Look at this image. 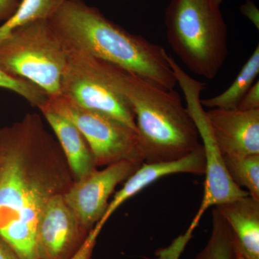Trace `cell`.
Returning <instances> with one entry per match:
<instances>
[{
    "label": "cell",
    "instance_id": "cell-1",
    "mask_svg": "<svg viewBox=\"0 0 259 259\" xmlns=\"http://www.w3.org/2000/svg\"><path fill=\"white\" fill-rule=\"evenodd\" d=\"M74 182L59 143L39 114L0 129V237L20 258L39 259L42 211Z\"/></svg>",
    "mask_w": 259,
    "mask_h": 259
},
{
    "label": "cell",
    "instance_id": "cell-2",
    "mask_svg": "<svg viewBox=\"0 0 259 259\" xmlns=\"http://www.w3.org/2000/svg\"><path fill=\"white\" fill-rule=\"evenodd\" d=\"M49 21L69 49L115 65L160 88L171 90L177 86L163 48L127 31L83 0H64Z\"/></svg>",
    "mask_w": 259,
    "mask_h": 259
},
{
    "label": "cell",
    "instance_id": "cell-3",
    "mask_svg": "<svg viewBox=\"0 0 259 259\" xmlns=\"http://www.w3.org/2000/svg\"><path fill=\"white\" fill-rule=\"evenodd\" d=\"M101 61L107 78L132 107L144 163L176 161L201 146L194 120L175 90Z\"/></svg>",
    "mask_w": 259,
    "mask_h": 259
},
{
    "label": "cell",
    "instance_id": "cell-4",
    "mask_svg": "<svg viewBox=\"0 0 259 259\" xmlns=\"http://www.w3.org/2000/svg\"><path fill=\"white\" fill-rule=\"evenodd\" d=\"M168 44L191 72L215 78L228 55V27L213 0H171L165 11Z\"/></svg>",
    "mask_w": 259,
    "mask_h": 259
},
{
    "label": "cell",
    "instance_id": "cell-5",
    "mask_svg": "<svg viewBox=\"0 0 259 259\" xmlns=\"http://www.w3.org/2000/svg\"><path fill=\"white\" fill-rule=\"evenodd\" d=\"M70 49L49 20L23 25L0 42V69L34 83L48 97L61 95Z\"/></svg>",
    "mask_w": 259,
    "mask_h": 259
},
{
    "label": "cell",
    "instance_id": "cell-6",
    "mask_svg": "<svg viewBox=\"0 0 259 259\" xmlns=\"http://www.w3.org/2000/svg\"><path fill=\"white\" fill-rule=\"evenodd\" d=\"M38 109L60 114L73 122L88 143L97 167L122 161L144 163L137 131L113 117L80 107L61 95L48 97Z\"/></svg>",
    "mask_w": 259,
    "mask_h": 259
},
{
    "label": "cell",
    "instance_id": "cell-7",
    "mask_svg": "<svg viewBox=\"0 0 259 259\" xmlns=\"http://www.w3.org/2000/svg\"><path fill=\"white\" fill-rule=\"evenodd\" d=\"M61 95L80 107L110 116L137 131L132 107L107 78L100 59L70 49Z\"/></svg>",
    "mask_w": 259,
    "mask_h": 259
},
{
    "label": "cell",
    "instance_id": "cell-8",
    "mask_svg": "<svg viewBox=\"0 0 259 259\" xmlns=\"http://www.w3.org/2000/svg\"><path fill=\"white\" fill-rule=\"evenodd\" d=\"M141 165L122 161L95 170L74 181L65 192V202L88 234L106 211L109 199L116 187L125 182Z\"/></svg>",
    "mask_w": 259,
    "mask_h": 259
},
{
    "label": "cell",
    "instance_id": "cell-9",
    "mask_svg": "<svg viewBox=\"0 0 259 259\" xmlns=\"http://www.w3.org/2000/svg\"><path fill=\"white\" fill-rule=\"evenodd\" d=\"M88 236L65 202L64 194L49 201L36 230L39 259H69Z\"/></svg>",
    "mask_w": 259,
    "mask_h": 259
},
{
    "label": "cell",
    "instance_id": "cell-10",
    "mask_svg": "<svg viewBox=\"0 0 259 259\" xmlns=\"http://www.w3.org/2000/svg\"><path fill=\"white\" fill-rule=\"evenodd\" d=\"M206 117L223 156L259 154V109H210Z\"/></svg>",
    "mask_w": 259,
    "mask_h": 259
},
{
    "label": "cell",
    "instance_id": "cell-11",
    "mask_svg": "<svg viewBox=\"0 0 259 259\" xmlns=\"http://www.w3.org/2000/svg\"><path fill=\"white\" fill-rule=\"evenodd\" d=\"M204 152V194L199 208L187 228L192 234L204 213L212 207H218L231 201L249 195L246 190L237 186L231 180L225 166L223 155L212 133L204 131L200 136Z\"/></svg>",
    "mask_w": 259,
    "mask_h": 259
},
{
    "label": "cell",
    "instance_id": "cell-12",
    "mask_svg": "<svg viewBox=\"0 0 259 259\" xmlns=\"http://www.w3.org/2000/svg\"><path fill=\"white\" fill-rule=\"evenodd\" d=\"M204 164L205 160L202 144L193 152L176 161L143 163L125 181L123 187L116 192L111 202H109L108 209L115 212L126 201L162 177L180 173L204 175Z\"/></svg>",
    "mask_w": 259,
    "mask_h": 259
},
{
    "label": "cell",
    "instance_id": "cell-13",
    "mask_svg": "<svg viewBox=\"0 0 259 259\" xmlns=\"http://www.w3.org/2000/svg\"><path fill=\"white\" fill-rule=\"evenodd\" d=\"M215 208L245 254L250 259H259V200L247 195Z\"/></svg>",
    "mask_w": 259,
    "mask_h": 259
},
{
    "label": "cell",
    "instance_id": "cell-14",
    "mask_svg": "<svg viewBox=\"0 0 259 259\" xmlns=\"http://www.w3.org/2000/svg\"><path fill=\"white\" fill-rule=\"evenodd\" d=\"M40 112L55 134L74 181L97 170L90 146L74 124L60 114Z\"/></svg>",
    "mask_w": 259,
    "mask_h": 259
},
{
    "label": "cell",
    "instance_id": "cell-15",
    "mask_svg": "<svg viewBox=\"0 0 259 259\" xmlns=\"http://www.w3.org/2000/svg\"><path fill=\"white\" fill-rule=\"evenodd\" d=\"M259 74V47L255 48L253 54L242 66L239 73L229 88L217 96L201 100L202 106L209 109L235 110L245 94L254 83Z\"/></svg>",
    "mask_w": 259,
    "mask_h": 259
},
{
    "label": "cell",
    "instance_id": "cell-16",
    "mask_svg": "<svg viewBox=\"0 0 259 259\" xmlns=\"http://www.w3.org/2000/svg\"><path fill=\"white\" fill-rule=\"evenodd\" d=\"M64 0H21L14 15L0 25V42L15 30L37 20H48Z\"/></svg>",
    "mask_w": 259,
    "mask_h": 259
},
{
    "label": "cell",
    "instance_id": "cell-17",
    "mask_svg": "<svg viewBox=\"0 0 259 259\" xmlns=\"http://www.w3.org/2000/svg\"><path fill=\"white\" fill-rule=\"evenodd\" d=\"M212 228L207 244L196 259H235L233 237L218 209L212 210Z\"/></svg>",
    "mask_w": 259,
    "mask_h": 259
},
{
    "label": "cell",
    "instance_id": "cell-18",
    "mask_svg": "<svg viewBox=\"0 0 259 259\" xmlns=\"http://www.w3.org/2000/svg\"><path fill=\"white\" fill-rule=\"evenodd\" d=\"M223 157L233 182L242 189L245 187L250 197L259 200V154Z\"/></svg>",
    "mask_w": 259,
    "mask_h": 259
},
{
    "label": "cell",
    "instance_id": "cell-19",
    "mask_svg": "<svg viewBox=\"0 0 259 259\" xmlns=\"http://www.w3.org/2000/svg\"><path fill=\"white\" fill-rule=\"evenodd\" d=\"M0 88L10 90L25 99L32 106L39 108L45 103L47 95L36 85L13 77L0 69Z\"/></svg>",
    "mask_w": 259,
    "mask_h": 259
},
{
    "label": "cell",
    "instance_id": "cell-20",
    "mask_svg": "<svg viewBox=\"0 0 259 259\" xmlns=\"http://www.w3.org/2000/svg\"><path fill=\"white\" fill-rule=\"evenodd\" d=\"M238 110H253L259 109V81L253 83L241 99Z\"/></svg>",
    "mask_w": 259,
    "mask_h": 259
},
{
    "label": "cell",
    "instance_id": "cell-21",
    "mask_svg": "<svg viewBox=\"0 0 259 259\" xmlns=\"http://www.w3.org/2000/svg\"><path fill=\"white\" fill-rule=\"evenodd\" d=\"M21 0H0V23L9 20L18 10Z\"/></svg>",
    "mask_w": 259,
    "mask_h": 259
},
{
    "label": "cell",
    "instance_id": "cell-22",
    "mask_svg": "<svg viewBox=\"0 0 259 259\" xmlns=\"http://www.w3.org/2000/svg\"><path fill=\"white\" fill-rule=\"evenodd\" d=\"M242 14L253 24L257 29L259 28V10L253 0H246L240 8Z\"/></svg>",
    "mask_w": 259,
    "mask_h": 259
},
{
    "label": "cell",
    "instance_id": "cell-23",
    "mask_svg": "<svg viewBox=\"0 0 259 259\" xmlns=\"http://www.w3.org/2000/svg\"><path fill=\"white\" fill-rule=\"evenodd\" d=\"M0 259H21L16 252L0 237Z\"/></svg>",
    "mask_w": 259,
    "mask_h": 259
},
{
    "label": "cell",
    "instance_id": "cell-24",
    "mask_svg": "<svg viewBox=\"0 0 259 259\" xmlns=\"http://www.w3.org/2000/svg\"><path fill=\"white\" fill-rule=\"evenodd\" d=\"M233 245H234L235 259H250L245 254L244 252L240 248V247L237 245L234 241V238H233Z\"/></svg>",
    "mask_w": 259,
    "mask_h": 259
},
{
    "label": "cell",
    "instance_id": "cell-25",
    "mask_svg": "<svg viewBox=\"0 0 259 259\" xmlns=\"http://www.w3.org/2000/svg\"><path fill=\"white\" fill-rule=\"evenodd\" d=\"M214 3H216L218 5L221 6V3H222L223 0H213Z\"/></svg>",
    "mask_w": 259,
    "mask_h": 259
}]
</instances>
